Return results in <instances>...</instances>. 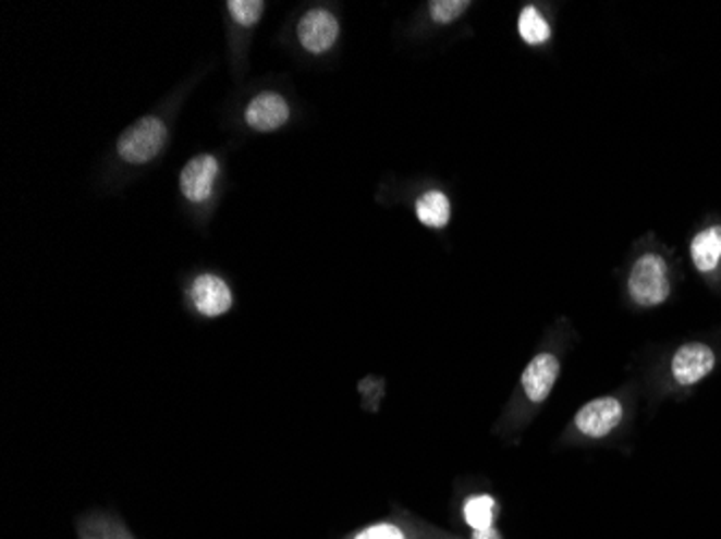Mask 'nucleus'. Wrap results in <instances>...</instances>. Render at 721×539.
<instances>
[{
	"mask_svg": "<svg viewBox=\"0 0 721 539\" xmlns=\"http://www.w3.org/2000/svg\"><path fill=\"white\" fill-rule=\"evenodd\" d=\"M668 264L657 253H644L628 272V296L639 307H659L670 298Z\"/></svg>",
	"mask_w": 721,
	"mask_h": 539,
	"instance_id": "nucleus-1",
	"label": "nucleus"
},
{
	"mask_svg": "<svg viewBox=\"0 0 721 539\" xmlns=\"http://www.w3.org/2000/svg\"><path fill=\"white\" fill-rule=\"evenodd\" d=\"M169 130L162 119L149 114L134 121L118 143V151L127 164H145L151 162L167 145Z\"/></svg>",
	"mask_w": 721,
	"mask_h": 539,
	"instance_id": "nucleus-2",
	"label": "nucleus"
},
{
	"mask_svg": "<svg viewBox=\"0 0 721 539\" xmlns=\"http://www.w3.org/2000/svg\"><path fill=\"white\" fill-rule=\"evenodd\" d=\"M560 369H562V363L553 352L536 354L521 373V387H523L525 397L531 404L547 402L560 378Z\"/></svg>",
	"mask_w": 721,
	"mask_h": 539,
	"instance_id": "nucleus-3",
	"label": "nucleus"
},
{
	"mask_svg": "<svg viewBox=\"0 0 721 539\" xmlns=\"http://www.w3.org/2000/svg\"><path fill=\"white\" fill-rule=\"evenodd\" d=\"M340 39V22L329 9H311L298 22V41L311 54L329 52Z\"/></svg>",
	"mask_w": 721,
	"mask_h": 539,
	"instance_id": "nucleus-4",
	"label": "nucleus"
},
{
	"mask_svg": "<svg viewBox=\"0 0 721 539\" xmlns=\"http://www.w3.org/2000/svg\"><path fill=\"white\" fill-rule=\"evenodd\" d=\"M672 378L681 387H694L716 369V352L705 343H685L672 358Z\"/></svg>",
	"mask_w": 721,
	"mask_h": 539,
	"instance_id": "nucleus-5",
	"label": "nucleus"
},
{
	"mask_svg": "<svg viewBox=\"0 0 721 539\" xmlns=\"http://www.w3.org/2000/svg\"><path fill=\"white\" fill-rule=\"evenodd\" d=\"M219 177V160L210 154L195 156L180 175V191L191 204H204L212 197Z\"/></svg>",
	"mask_w": 721,
	"mask_h": 539,
	"instance_id": "nucleus-6",
	"label": "nucleus"
},
{
	"mask_svg": "<svg viewBox=\"0 0 721 539\" xmlns=\"http://www.w3.org/2000/svg\"><path fill=\"white\" fill-rule=\"evenodd\" d=\"M624 408L618 397H599L584 404L575 415V428L588 438H604L622 421Z\"/></svg>",
	"mask_w": 721,
	"mask_h": 539,
	"instance_id": "nucleus-7",
	"label": "nucleus"
},
{
	"mask_svg": "<svg viewBox=\"0 0 721 539\" xmlns=\"http://www.w3.org/2000/svg\"><path fill=\"white\" fill-rule=\"evenodd\" d=\"M191 303L199 316L221 318L232 309L234 296L230 285L221 277L201 274L195 279L191 287Z\"/></svg>",
	"mask_w": 721,
	"mask_h": 539,
	"instance_id": "nucleus-8",
	"label": "nucleus"
},
{
	"mask_svg": "<svg viewBox=\"0 0 721 539\" xmlns=\"http://www.w3.org/2000/svg\"><path fill=\"white\" fill-rule=\"evenodd\" d=\"M290 119V105L283 96L266 91L255 96L244 110V121L255 132H274Z\"/></svg>",
	"mask_w": 721,
	"mask_h": 539,
	"instance_id": "nucleus-9",
	"label": "nucleus"
},
{
	"mask_svg": "<svg viewBox=\"0 0 721 539\" xmlns=\"http://www.w3.org/2000/svg\"><path fill=\"white\" fill-rule=\"evenodd\" d=\"M692 261L698 272L709 274L721 261V226H709L692 240Z\"/></svg>",
	"mask_w": 721,
	"mask_h": 539,
	"instance_id": "nucleus-10",
	"label": "nucleus"
},
{
	"mask_svg": "<svg viewBox=\"0 0 721 539\" xmlns=\"http://www.w3.org/2000/svg\"><path fill=\"white\" fill-rule=\"evenodd\" d=\"M415 216L428 229H445L452 218L450 197L441 191L424 193L415 204Z\"/></svg>",
	"mask_w": 721,
	"mask_h": 539,
	"instance_id": "nucleus-11",
	"label": "nucleus"
},
{
	"mask_svg": "<svg viewBox=\"0 0 721 539\" xmlns=\"http://www.w3.org/2000/svg\"><path fill=\"white\" fill-rule=\"evenodd\" d=\"M499 514V503L490 494H474L463 503L465 525L474 536L494 529V518Z\"/></svg>",
	"mask_w": 721,
	"mask_h": 539,
	"instance_id": "nucleus-12",
	"label": "nucleus"
},
{
	"mask_svg": "<svg viewBox=\"0 0 721 539\" xmlns=\"http://www.w3.org/2000/svg\"><path fill=\"white\" fill-rule=\"evenodd\" d=\"M518 35L527 46H542L551 39L553 30L549 20L540 13V9L527 4L518 15Z\"/></svg>",
	"mask_w": 721,
	"mask_h": 539,
	"instance_id": "nucleus-13",
	"label": "nucleus"
},
{
	"mask_svg": "<svg viewBox=\"0 0 721 539\" xmlns=\"http://www.w3.org/2000/svg\"><path fill=\"white\" fill-rule=\"evenodd\" d=\"M349 539H417L411 531V527L393 523V520H382V523H371L363 527L353 538Z\"/></svg>",
	"mask_w": 721,
	"mask_h": 539,
	"instance_id": "nucleus-14",
	"label": "nucleus"
},
{
	"mask_svg": "<svg viewBox=\"0 0 721 539\" xmlns=\"http://www.w3.org/2000/svg\"><path fill=\"white\" fill-rule=\"evenodd\" d=\"M469 7H472L469 0H432L428 4V13L430 20L437 24H452L459 17H463Z\"/></svg>",
	"mask_w": 721,
	"mask_h": 539,
	"instance_id": "nucleus-15",
	"label": "nucleus"
},
{
	"mask_svg": "<svg viewBox=\"0 0 721 539\" xmlns=\"http://www.w3.org/2000/svg\"><path fill=\"white\" fill-rule=\"evenodd\" d=\"M264 2L261 0H230L228 9L232 13V17L241 24V26H255L264 13Z\"/></svg>",
	"mask_w": 721,
	"mask_h": 539,
	"instance_id": "nucleus-16",
	"label": "nucleus"
},
{
	"mask_svg": "<svg viewBox=\"0 0 721 539\" xmlns=\"http://www.w3.org/2000/svg\"><path fill=\"white\" fill-rule=\"evenodd\" d=\"M81 539H132L121 531H107L100 525H87L85 529L81 527Z\"/></svg>",
	"mask_w": 721,
	"mask_h": 539,
	"instance_id": "nucleus-17",
	"label": "nucleus"
},
{
	"mask_svg": "<svg viewBox=\"0 0 721 539\" xmlns=\"http://www.w3.org/2000/svg\"><path fill=\"white\" fill-rule=\"evenodd\" d=\"M428 538V536H426ZM428 539H456L452 538V536H441V534H435V538H428Z\"/></svg>",
	"mask_w": 721,
	"mask_h": 539,
	"instance_id": "nucleus-18",
	"label": "nucleus"
}]
</instances>
